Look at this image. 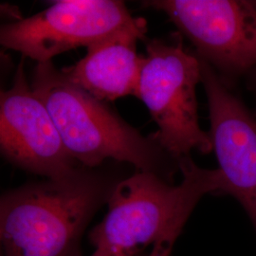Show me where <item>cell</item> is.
Here are the masks:
<instances>
[{
    "mask_svg": "<svg viewBox=\"0 0 256 256\" xmlns=\"http://www.w3.org/2000/svg\"><path fill=\"white\" fill-rule=\"evenodd\" d=\"M252 4H254V7H256V1H254H254H252Z\"/></svg>",
    "mask_w": 256,
    "mask_h": 256,
    "instance_id": "13",
    "label": "cell"
},
{
    "mask_svg": "<svg viewBox=\"0 0 256 256\" xmlns=\"http://www.w3.org/2000/svg\"><path fill=\"white\" fill-rule=\"evenodd\" d=\"M200 61L209 108L208 133L225 178L224 194L242 205L256 230V114L209 64Z\"/></svg>",
    "mask_w": 256,
    "mask_h": 256,
    "instance_id": "8",
    "label": "cell"
},
{
    "mask_svg": "<svg viewBox=\"0 0 256 256\" xmlns=\"http://www.w3.org/2000/svg\"><path fill=\"white\" fill-rule=\"evenodd\" d=\"M92 256H102V254H98L97 252H94V254H92Z\"/></svg>",
    "mask_w": 256,
    "mask_h": 256,
    "instance_id": "12",
    "label": "cell"
},
{
    "mask_svg": "<svg viewBox=\"0 0 256 256\" xmlns=\"http://www.w3.org/2000/svg\"><path fill=\"white\" fill-rule=\"evenodd\" d=\"M178 185L151 172L120 180L108 200V210L90 240L102 256H135L150 244L178 236L196 204L207 194H224L220 169H204L190 156L180 158Z\"/></svg>",
    "mask_w": 256,
    "mask_h": 256,
    "instance_id": "2",
    "label": "cell"
},
{
    "mask_svg": "<svg viewBox=\"0 0 256 256\" xmlns=\"http://www.w3.org/2000/svg\"><path fill=\"white\" fill-rule=\"evenodd\" d=\"M246 77L248 79V86L254 94L256 99V68L248 74Z\"/></svg>",
    "mask_w": 256,
    "mask_h": 256,
    "instance_id": "11",
    "label": "cell"
},
{
    "mask_svg": "<svg viewBox=\"0 0 256 256\" xmlns=\"http://www.w3.org/2000/svg\"><path fill=\"white\" fill-rule=\"evenodd\" d=\"M146 32V20L138 18L88 46L84 58L61 72L68 81L101 101L135 96L144 61V56L138 55L137 42L144 39Z\"/></svg>",
    "mask_w": 256,
    "mask_h": 256,
    "instance_id": "9",
    "label": "cell"
},
{
    "mask_svg": "<svg viewBox=\"0 0 256 256\" xmlns=\"http://www.w3.org/2000/svg\"><path fill=\"white\" fill-rule=\"evenodd\" d=\"M146 48L135 96L146 104L158 126L153 134L156 140L176 160L190 156L192 150L209 154L212 151L210 135L198 120V57L185 50L180 39H151Z\"/></svg>",
    "mask_w": 256,
    "mask_h": 256,
    "instance_id": "4",
    "label": "cell"
},
{
    "mask_svg": "<svg viewBox=\"0 0 256 256\" xmlns=\"http://www.w3.org/2000/svg\"><path fill=\"white\" fill-rule=\"evenodd\" d=\"M122 1L62 0L36 14L3 25L0 43L38 63L90 46L137 20Z\"/></svg>",
    "mask_w": 256,
    "mask_h": 256,
    "instance_id": "6",
    "label": "cell"
},
{
    "mask_svg": "<svg viewBox=\"0 0 256 256\" xmlns=\"http://www.w3.org/2000/svg\"><path fill=\"white\" fill-rule=\"evenodd\" d=\"M0 151L12 164L48 180L66 176L81 166L66 150L45 104L28 82L24 60L12 86L0 95Z\"/></svg>",
    "mask_w": 256,
    "mask_h": 256,
    "instance_id": "7",
    "label": "cell"
},
{
    "mask_svg": "<svg viewBox=\"0 0 256 256\" xmlns=\"http://www.w3.org/2000/svg\"><path fill=\"white\" fill-rule=\"evenodd\" d=\"M176 238V236H169L162 238L154 244V247L148 256H170Z\"/></svg>",
    "mask_w": 256,
    "mask_h": 256,
    "instance_id": "10",
    "label": "cell"
},
{
    "mask_svg": "<svg viewBox=\"0 0 256 256\" xmlns=\"http://www.w3.org/2000/svg\"><path fill=\"white\" fill-rule=\"evenodd\" d=\"M227 86L256 68V8L247 0H149Z\"/></svg>",
    "mask_w": 256,
    "mask_h": 256,
    "instance_id": "5",
    "label": "cell"
},
{
    "mask_svg": "<svg viewBox=\"0 0 256 256\" xmlns=\"http://www.w3.org/2000/svg\"><path fill=\"white\" fill-rule=\"evenodd\" d=\"M120 180L78 167L61 178L30 183L0 200L2 256H80L82 234Z\"/></svg>",
    "mask_w": 256,
    "mask_h": 256,
    "instance_id": "1",
    "label": "cell"
},
{
    "mask_svg": "<svg viewBox=\"0 0 256 256\" xmlns=\"http://www.w3.org/2000/svg\"><path fill=\"white\" fill-rule=\"evenodd\" d=\"M32 88L45 104L64 146L86 168L111 158L171 182L180 160L170 155L154 135L144 136L104 101L68 81L52 62L38 63Z\"/></svg>",
    "mask_w": 256,
    "mask_h": 256,
    "instance_id": "3",
    "label": "cell"
}]
</instances>
